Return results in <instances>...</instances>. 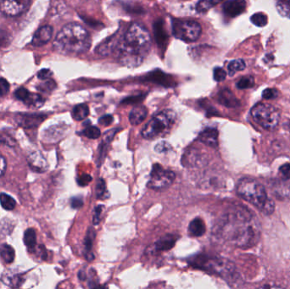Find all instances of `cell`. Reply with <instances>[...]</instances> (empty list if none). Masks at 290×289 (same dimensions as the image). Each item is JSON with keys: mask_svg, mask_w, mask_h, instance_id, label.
<instances>
[{"mask_svg": "<svg viewBox=\"0 0 290 289\" xmlns=\"http://www.w3.org/2000/svg\"><path fill=\"white\" fill-rule=\"evenodd\" d=\"M53 36V28L50 26H44L39 29L33 35L32 45L35 47H41L50 41Z\"/></svg>", "mask_w": 290, "mask_h": 289, "instance_id": "cell-12", "label": "cell"}, {"mask_svg": "<svg viewBox=\"0 0 290 289\" xmlns=\"http://www.w3.org/2000/svg\"><path fill=\"white\" fill-rule=\"evenodd\" d=\"M33 0H0V10L8 16H17L27 11Z\"/></svg>", "mask_w": 290, "mask_h": 289, "instance_id": "cell-10", "label": "cell"}, {"mask_svg": "<svg viewBox=\"0 0 290 289\" xmlns=\"http://www.w3.org/2000/svg\"><path fill=\"white\" fill-rule=\"evenodd\" d=\"M95 231L93 228H89L88 233H87L86 237L84 239V246H85V258L89 261H92L95 259L94 254L92 253L93 242L95 238Z\"/></svg>", "mask_w": 290, "mask_h": 289, "instance_id": "cell-24", "label": "cell"}, {"mask_svg": "<svg viewBox=\"0 0 290 289\" xmlns=\"http://www.w3.org/2000/svg\"><path fill=\"white\" fill-rule=\"evenodd\" d=\"M24 243L27 246L29 251L34 250L37 245V235L35 231L33 228H29L25 232L23 239Z\"/></svg>", "mask_w": 290, "mask_h": 289, "instance_id": "cell-28", "label": "cell"}, {"mask_svg": "<svg viewBox=\"0 0 290 289\" xmlns=\"http://www.w3.org/2000/svg\"><path fill=\"white\" fill-rule=\"evenodd\" d=\"M222 230L224 238L239 248L254 247L260 241L261 236V225L259 219L244 207L237 208L228 214Z\"/></svg>", "mask_w": 290, "mask_h": 289, "instance_id": "cell-1", "label": "cell"}, {"mask_svg": "<svg viewBox=\"0 0 290 289\" xmlns=\"http://www.w3.org/2000/svg\"><path fill=\"white\" fill-rule=\"evenodd\" d=\"M91 181H92V177L91 176H89L88 174H83L79 177L78 180H77V183H78V184L80 186L84 187L89 185Z\"/></svg>", "mask_w": 290, "mask_h": 289, "instance_id": "cell-44", "label": "cell"}, {"mask_svg": "<svg viewBox=\"0 0 290 289\" xmlns=\"http://www.w3.org/2000/svg\"><path fill=\"white\" fill-rule=\"evenodd\" d=\"M177 115L171 109H166L157 114L145 125L142 131V136L145 139L152 140L164 137L172 130Z\"/></svg>", "mask_w": 290, "mask_h": 289, "instance_id": "cell-6", "label": "cell"}, {"mask_svg": "<svg viewBox=\"0 0 290 289\" xmlns=\"http://www.w3.org/2000/svg\"><path fill=\"white\" fill-rule=\"evenodd\" d=\"M245 62L243 59H234L232 60L228 65V71L229 76H234L238 71H243L245 69Z\"/></svg>", "mask_w": 290, "mask_h": 289, "instance_id": "cell-30", "label": "cell"}, {"mask_svg": "<svg viewBox=\"0 0 290 289\" xmlns=\"http://www.w3.org/2000/svg\"><path fill=\"white\" fill-rule=\"evenodd\" d=\"M71 207L73 209H80V208L83 207V201L82 198L76 197V198H73L71 199Z\"/></svg>", "mask_w": 290, "mask_h": 289, "instance_id": "cell-50", "label": "cell"}, {"mask_svg": "<svg viewBox=\"0 0 290 289\" xmlns=\"http://www.w3.org/2000/svg\"><path fill=\"white\" fill-rule=\"evenodd\" d=\"M83 134L89 139H98L100 137L101 132L98 127L89 126L83 131Z\"/></svg>", "mask_w": 290, "mask_h": 289, "instance_id": "cell-36", "label": "cell"}, {"mask_svg": "<svg viewBox=\"0 0 290 289\" xmlns=\"http://www.w3.org/2000/svg\"><path fill=\"white\" fill-rule=\"evenodd\" d=\"M191 266L195 268L217 275L224 279H232L236 275V266L231 260L218 256H208L198 254L189 260Z\"/></svg>", "mask_w": 290, "mask_h": 289, "instance_id": "cell-5", "label": "cell"}, {"mask_svg": "<svg viewBox=\"0 0 290 289\" xmlns=\"http://www.w3.org/2000/svg\"><path fill=\"white\" fill-rule=\"evenodd\" d=\"M148 115V109L143 105H138L132 109L129 115V121L133 126H138L145 121Z\"/></svg>", "mask_w": 290, "mask_h": 289, "instance_id": "cell-20", "label": "cell"}, {"mask_svg": "<svg viewBox=\"0 0 290 289\" xmlns=\"http://www.w3.org/2000/svg\"><path fill=\"white\" fill-rule=\"evenodd\" d=\"M9 42L8 34L4 31L0 30V48L7 46V43Z\"/></svg>", "mask_w": 290, "mask_h": 289, "instance_id": "cell-48", "label": "cell"}, {"mask_svg": "<svg viewBox=\"0 0 290 289\" xmlns=\"http://www.w3.org/2000/svg\"><path fill=\"white\" fill-rule=\"evenodd\" d=\"M277 9L282 16L290 18V0H279Z\"/></svg>", "mask_w": 290, "mask_h": 289, "instance_id": "cell-33", "label": "cell"}, {"mask_svg": "<svg viewBox=\"0 0 290 289\" xmlns=\"http://www.w3.org/2000/svg\"><path fill=\"white\" fill-rule=\"evenodd\" d=\"M51 76H52V71L49 69H43L38 73V77L40 80L49 79Z\"/></svg>", "mask_w": 290, "mask_h": 289, "instance_id": "cell-46", "label": "cell"}, {"mask_svg": "<svg viewBox=\"0 0 290 289\" xmlns=\"http://www.w3.org/2000/svg\"><path fill=\"white\" fill-rule=\"evenodd\" d=\"M237 193L240 197L250 203L265 215L269 216L274 212V202L268 197L267 190L258 181L244 177L238 183Z\"/></svg>", "mask_w": 290, "mask_h": 289, "instance_id": "cell-4", "label": "cell"}, {"mask_svg": "<svg viewBox=\"0 0 290 289\" xmlns=\"http://www.w3.org/2000/svg\"><path fill=\"white\" fill-rule=\"evenodd\" d=\"M222 1L223 0H199L196 5V10L199 13H204L213 8L214 6L221 3Z\"/></svg>", "mask_w": 290, "mask_h": 289, "instance_id": "cell-29", "label": "cell"}, {"mask_svg": "<svg viewBox=\"0 0 290 289\" xmlns=\"http://www.w3.org/2000/svg\"><path fill=\"white\" fill-rule=\"evenodd\" d=\"M0 256L3 262L9 264L15 260V250L9 244H2L0 246Z\"/></svg>", "mask_w": 290, "mask_h": 289, "instance_id": "cell-27", "label": "cell"}, {"mask_svg": "<svg viewBox=\"0 0 290 289\" xmlns=\"http://www.w3.org/2000/svg\"><path fill=\"white\" fill-rule=\"evenodd\" d=\"M147 80L151 81V82H154V83L166 87V88L173 87L175 85L173 78L170 75H166L160 70H156V71L148 74Z\"/></svg>", "mask_w": 290, "mask_h": 289, "instance_id": "cell-18", "label": "cell"}, {"mask_svg": "<svg viewBox=\"0 0 290 289\" xmlns=\"http://www.w3.org/2000/svg\"><path fill=\"white\" fill-rule=\"evenodd\" d=\"M117 132H118V129L116 128V129L108 131L104 134L103 141L101 142L99 147H98V158H97V165H98V166H100L101 164L103 162V160H104L105 155H106L109 145H110V143L112 142L113 139H114V137H115Z\"/></svg>", "mask_w": 290, "mask_h": 289, "instance_id": "cell-14", "label": "cell"}, {"mask_svg": "<svg viewBox=\"0 0 290 289\" xmlns=\"http://www.w3.org/2000/svg\"><path fill=\"white\" fill-rule=\"evenodd\" d=\"M144 96H133V97H129L126 98L122 101V103H126V104H130V103H140L143 100Z\"/></svg>", "mask_w": 290, "mask_h": 289, "instance_id": "cell-47", "label": "cell"}, {"mask_svg": "<svg viewBox=\"0 0 290 289\" xmlns=\"http://www.w3.org/2000/svg\"><path fill=\"white\" fill-rule=\"evenodd\" d=\"M178 237L172 234H167L166 236L160 238L154 245V250L155 252H162L172 249L176 244Z\"/></svg>", "mask_w": 290, "mask_h": 289, "instance_id": "cell-19", "label": "cell"}, {"mask_svg": "<svg viewBox=\"0 0 290 289\" xmlns=\"http://www.w3.org/2000/svg\"><path fill=\"white\" fill-rule=\"evenodd\" d=\"M103 206H99L96 207V209H95V216H94V219H93V221H94V224L97 225L99 223V220H100V215L101 212H102V209Z\"/></svg>", "mask_w": 290, "mask_h": 289, "instance_id": "cell-49", "label": "cell"}, {"mask_svg": "<svg viewBox=\"0 0 290 289\" xmlns=\"http://www.w3.org/2000/svg\"><path fill=\"white\" fill-rule=\"evenodd\" d=\"M6 166H7L6 159L2 155H0V177H2L4 174V172L6 171Z\"/></svg>", "mask_w": 290, "mask_h": 289, "instance_id": "cell-51", "label": "cell"}, {"mask_svg": "<svg viewBox=\"0 0 290 289\" xmlns=\"http://www.w3.org/2000/svg\"><path fill=\"white\" fill-rule=\"evenodd\" d=\"M198 140L204 144L210 147H216L218 145V131L215 128L208 127L200 133Z\"/></svg>", "mask_w": 290, "mask_h": 289, "instance_id": "cell-16", "label": "cell"}, {"mask_svg": "<svg viewBox=\"0 0 290 289\" xmlns=\"http://www.w3.org/2000/svg\"><path fill=\"white\" fill-rule=\"evenodd\" d=\"M96 194H97V198L99 199H105V198H109V193L107 191L106 183L104 179H98V183H97V186H96Z\"/></svg>", "mask_w": 290, "mask_h": 289, "instance_id": "cell-32", "label": "cell"}, {"mask_svg": "<svg viewBox=\"0 0 290 289\" xmlns=\"http://www.w3.org/2000/svg\"><path fill=\"white\" fill-rule=\"evenodd\" d=\"M255 86V79L252 76H246L241 78L237 83L239 89H251Z\"/></svg>", "mask_w": 290, "mask_h": 289, "instance_id": "cell-35", "label": "cell"}, {"mask_svg": "<svg viewBox=\"0 0 290 289\" xmlns=\"http://www.w3.org/2000/svg\"><path fill=\"white\" fill-rule=\"evenodd\" d=\"M172 26L175 38L187 43L198 40L201 33V26L196 21L172 19Z\"/></svg>", "mask_w": 290, "mask_h": 289, "instance_id": "cell-8", "label": "cell"}, {"mask_svg": "<svg viewBox=\"0 0 290 289\" xmlns=\"http://www.w3.org/2000/svg\"><path fill=\"white\" fill-rule=\"evenodd\" d=\"M27 161L31 169L37 172H45L47 171L48 167L47 160L43 156V154L38 151L30 153L27 157Z\"/></svg>", "mask_w": 290, "mask_h": 289, "instance_id": "cell-13", "label": "cell"}, {"mask_svg": "<svg viewBox=\"0 0 290 289\" xmlns=\"http://www.w3.org/2000/svg\"><path fill=\"white\" fill-rule=\"evenodd\" d=\"M214 79L216 82H222V81H224L226 79V77H227V73H226V71L223 70L222 68H220V67H216L215 70H214Z\"/></svg>", "mask_w": 290, "mask_h": 289, "instance_id": "cell-40", "label": "cell"}, {"mask_svg": "<svg viewBox=\"0 0 290 289\" xmlns=\"http://www.w3.org/2000/svg\"><path fill=\"white\" fill-rule=\"evenodd\" d=\"M217 100L228 108H235L240 105V101L229 89H223L217 95Z\"/></svg>", "mask_w": 290, "mask_h": 289, "instance_id": "cell-17", "label": "cell"}, {"mask_svg": "<svg viewBox=\"0 0 290 289\" xmlns=\"http://www.w3.org/2000/svg\"><path fill=\"white\" fill-rule=\"evenodd\" d=\"M279 173L284 180H290V163H286L279 168Z\"/></svg>", "mask_w": 290, "mask_h": 289, "instance_id": "cell-38", "label": "cell"}, {"mask_svg": "<svg viewBox=\"0 0 290 289\" xmlns=\"http://www.w3.org/2000/svg\"><path fill=\"white\" fill-rule=\"evenodd\" d=\"M250 20H251L252 23L255 25L256 27H265L267 24V21H268L267 15H266V14H263V13L254 14L250 18Z\"/></svg>", "mask_w": 290, "mask_h": 289, "instance_id": "cell-34", "label": "cell"}, {"mask_svg": "<svg viewBox=\"0 0 290 289\" xmlns=\"http://www.w3.org/2000/svg\"><path fill=\"white\" fill-rule=\"evenodd\" d=\"M205 231L206 228H205L204 221L199 217L193 219L189 226V233L191 237L197 238V237L203 236Z\"/></svg>", "mask_w": 290, "mask_h": 289, "instance_id": "cell-23", "label": "cell"}, {"mask_svg": "<svg viewBox=\"0 0 290 289\" xmlns=\"http://www.w3.org/2000/svg\"><path fill=\"white\" fill-rule=\"evenodd\" d=\"M175 178L176 174L173 171L165 170L161 165L155 164L151 170L150 178L147 186L154 190L166 189L172 185Z\"/></svg>", "mask_w": 290, "mask_h": 289, "instance_id": "cell-9", "label": "cell"}, {"mask_svg": "<svg viewBox=\"0 0 290 289\" xmlns=\"http://www.w3.org/2000/svg\"><path fill=\"white\" fill-rule=\"evenodd\" d=\"M151 47L150 34L140 24L134 23L118 43L119 60L128 67L141 65Z\"/></svg>", "mask_w": 290, "mask_h": 289, "instance_id": "cell-2", "label": "cell"}, {"mask_svg": "<svg viewBox=\"0 0 290 289\" xmlns=\"http://www.w3.org/2000/svg\"><path fill=\"white\" fill-rule=\"evenodd\" d=\"M23 103L27 106L38 109L45 104V99L42 95H39V94H33V93L29 92V94L24 99Z\"/></svg>", "mask_w": 290, "mask_h": 289, "instance_id": "cell-25", "label": "cell"}, {"mask_svg": "<svg viewBox=\"0 0 290 289\" xmlns=\"http://www.w3.org/2000/svg\"><path fill=\"white\" fill-rule=\"evenodd\" d=\"M113 121V116L112 115H104V116H102L99 120H98V123L101 125V126H104V127H108V126H110L111 123H112Z\"/></svg>", "mask_w": 290, "mask_h": 289, "instance_id": "cell-45", "label": "cell"}, {"mask_svg": "<svg viewBox=\"0 0 290 289\" xmlns=\"http://www.w3.org/2000/svg\"><path fill=\"white\" fill-rule=\"evenodd\" d=\"M45 83H42L41 85L39 86L38 89L39 91L42 92H49L52 91L55 87L56 84L54 83V81L50 79L45 80Z\"/></svg>", "mask_w": 290, "mask_h": 289, "instance_id": "cell-37", "label": "cell"}, {"mask_svg": "<svg viewBox=\"0 0 290 289\" xmlns=\"http://www.w3.org/2000/svg\"><path fill=\"white\" fill-rule=\"evenodd\" d=\"M118 39H116V36H112L105 41L103 42L98 47H97L96 52L99 54L108 55L112 52L118 45Z\"/></svg>", "mask_w": 290, "mask_h": 289, "instance_id": "cell-22", "label": "cell"}, {"mask_svg": "<svg viewBox=\"0 0 290 289\" xmlns=\"http://www.w3.org/2000/svg\"><path fill=\"white\" fill-rule=\"evenodd\" d=\"M252 118L266 130H274L278 127L281 114L276 107L268 103H259L251 109Z\"/></svg>", "mask_w": 290, "mask_h": 289, "instance_id": "cell-7", "label": "cell"}, {"mask_svg": "<svg viewBox=\"0 0 290 289\" xmlns=\"http://www.w3.org/2000/svg\"><path fill=\"white\" fill-rule=\"evenodd\" d=\"M0 204L4 210H12L15 209L16 202L14 198H12L11 196H9V194L4 193H0Z\"/></svg>", "mask_w": 290, "mask_h": 289, "instance_id": "cell-31", "label": "cell"}, {"mask_svg": "<svg viewBox=\"0 0 290 289\" xmlns=\"http://www.w3.org/2000/svg\"><path fill=\"white\" fill-rule=\"evenodd\" d=\"M9 91V83L4 78H0V96H5Z\"/></svg>", "mask_w": 290, "mask_h": 289, "instance_id": "cell-42", "label": "cell"}, {"mask_svg": "<svg viewBox=\"0 0 290 289\" xmlns=\"http://www.w3.org/2000/svg\"><path fill=\"white\" fill-rule=\"evenodd\" d=\"M245 8V0H228L222 6L224 14L232 18L241 15Z\"/></svg>", "mask_w": 290, "mask_h": 289, "instance_id": "cell-11", "label": "cell"}, {"mask_svg": "<svg viewBox=\"0 0 290 289\" xmlns=\"http://www.w3.org/2000/svg\"><path fill=\"white\" fill-rule=\"evenodd\" d=\"M89 115V108L85 103L77 104L72 109V117L75 121H83Z\"/></svg>", "mask_w": 290, "mask_h": 289, "instance_id": "cell-26", "label": "cell"}, {"mask_svg": "<svg viewBox=\"0 0 290 289\" xmlns=\"http://www.w3.org/2000/svg\"><path fill=\"white\" fill-rule=\"evenodd\" d=\"M279 92L275 89H267L262 93V97L265 99H273L278 97Z\"/></svg>", "mask_w": 290, "mask_h": 289, "instance_id": "cell-41", "label": "cell"}, {"mask_svg": "<svg viewBox=\"0 0 290 289\" xmlns=\"http://www.w3.org/2000/svg\"><path fill=\"white\" fill-rule=\"evenodd\" d=\"M28 94H29V91L27 89H25V88H19L15 92V96L17 99L23 102L24 99L26 98Z\"/></svg>", "mask_w": 290, "mask_h": 289, "instance_id": "cell-43", "label": "cell"}, {"mask_svg": "<svg viewBox=\"0 0 290 289\" xmlns=\"http://www.w3.org/2000/svg\"><path fill=\"white\" fill-rule=\"evenodd\" d=\"M171 149H172V146L169 144L168 143L164 142V141L159 143L154 147L155 152L159 153H166Z\"/></svg>", "mask_w": 290, "mask_h": 289, "instance_id": "cell-39", "label": "cell"}, {"mask_svg": "<svg viewBox=\"0 0 290 289\" xmlns=\"http://www.w3.org/2000/svg\"><path fill=\"white\" fill-rule=\"evenodd\" d=\"M154 39L160 49H166L168 44V35L166 33L162 20H158L154 24Z\"/></svg>", "mask_w": 290, "mask_h": 289, "instance_id": "cell-15", "label": "cell"}, {"mask_svg": "<svg viewBox=\"0 0 290 289\" xmlns=\"http://www.w3.org/2000/svg\"><path fill=\"white\" fill-rule=\"evenodd\" d=\"M45 117L41 115H19V125L23 127H36L39 126Z\"/></svg>", "mask_w": 290, "mask_h": 289, "instance_id": "cell-21", "label": "cell"}, {"mask_svg": "<svg viewBox=\"0 0 290 289\" xmlns=\"http://www.w3.org/2000/svg\"><path fill=\"white\" fill-rule=\"evenodd\" d=\"M91 46V39L87 30L77 23L67 24L57 34L53 41L55 50L63 54L85 53Z\"/></svg>", "mask_w": 290, "mask_h": 289, "instance_id": "cell-3", "label": "cell"}]
</instances>
